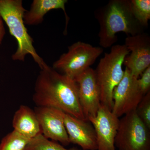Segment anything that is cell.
Segmentation results:
<instances>
[{
  "label": "cell",
  "mask_w": 150,
  "mask_h": 150,
  "mask_svg": "<svg viewBox=\"0 0 150 150\" xmlns=\"http://www.w3.org/2000/svg\"><path fill=\"white\" fill-rule=\"evenodd\" d=\"M12 125L14 130L29 139L42 134L35 111L27 105H20L16 111Z\"/></svg>",
  "instance_id": "obj_13"
},
{
  "label": "cell",
  "mask_w": 150,
  "mask_h": 150,
  "mask_svg": "<svg viewBox=\"0 0 150 150\" xmlns=\"http://www.w3.org/2000/svg\"><path fill=\"white\" fill-rule=\"evenodd\" d=\"M25 150H82L77 147L67 149L58 142L46 139L42 134L31 139Z\"/></svg>",
  "instance_id": "obj_16"
},
{
  "label": "cell",
  "mask_w": 150,
  "mask_h": 150,
  "mask_svg": "<svg viewBox=\"0 0 150 150\" xmlns=\"http://www.w3.org/2000/svg\"><path fill=\"white\" fill-rule=\"evenodd\" d=\"M67 0H33L29 10L25 12L23 16L24 23L28 25H35L42 23L44 17L50 11L62 9L66 16L67 26L69 17L66 11Z\"/></svg>",
  "instance_id": "obj_14"
},
{
  "label": "cell",
  "mask_w": 150,
  "mask_h": 150,
  "mask_svg": "<svg viewBox=\"0 0 150 150\" xmlns=\"http://www.w3.org/2000/svg\"><path fill=\"white\" fill-rule=\"evenodd\" d=\"M131 11L137 21L142 27L148 25L150 19V0H131Z\"/></svg>",
  "instance_id": "obj_17"
},
{
  "label": "cell",
  "mask_w": 150,
  "mask_h": 150,
  "mask_svg": "<svg viewBox=\"0 0 150 150\" xmlns=\"http://www.w3.org/2000/svg\"><path fill=\"white\" fill-rule=\"evenodd\" d=\"M129 54L124 44L114 45L109 53L105 54L95 70L100 103L110 110L113 105V90L123 79V63Z\"/></svg>",
  "instance_id": "obj_4"
},
{
  "label": "cell",
  "mask_w": 150,
  "mask_h": 150,
  "mask_svg": "<svg viewBox=\"0 0 150 150\" xmlns=\"http://www.w3.org/2000/svg\"><path fill=\"white\" fill-rule=\"evenodd\" d=\"M115 146L118 150H150V129L136 110L125 114L119 120Z\"/></svg>",
  "instance_id": "obj_6"
},
{
  "label": "cell",
  "mask_w": 150,
  "mask_h": 150,
  "mask_svg": "<svg viewBox=\"0 0 150 150\" xmlns=\"http://www.w3.org/2000/svg\"><path fill=\"white\" fill-rule=\"evenodd\" d=\"M74 80L77 85L78 95L86 120L94 116L101 105L100 94L95 70L89 68Z\"/></svg>",
  "instance_id": "obj_10"
},
{
  "label": "cell",
  "mask_w": 150,
  "mask_h": 150,
  "mask_svg": "<svg viewBox=\"0 0 150 150\" xmlns=\"http://www.w3.org/2000/svg\"><path fill=\"white\" fill-rule=\"evenodd\" d=\"M33 100L36 106L55 108L86 120L80 103L76 82L48 65L41 69L38 76Z\"/></svg>",
  "instance_id": "obj_1"
},
{
  "label": "cell",
  "mask_w": 150,
  "mask_h": 150,
  "mask_svg": "<svg viewBox=\"0 0 150 150\" xmlns=\"http://www.w3.org/2000/svg\"><path fill=\"white\" fill-rule=\"evenodd\" d=\"M26 11L22 0H0V16L17 42L12 59L23 62L27 55H30L41 69L47 64L35 51L33 40L25 27L23 16Z\"/></svg>",
  "instance_id": "obj_3"
},
{
  "label": "cell",
  "mask_w": 150,
  "mask_h": 150,
  "mask_svg": "<svg viewBox=\"0 0 150 150\" xmlns=\"http://www.w3.org/2000/svg\"><path fill=\"white\" fill-rule=\"evenodd\" d=\"M136 111L140 119L150 130V91L143 97Z\"/></svg>",
  "instance_id": "obj_18"
},
{
  "label": "cell",
  "mask_w": 150,
  "mask_h": 150,
  "mask_svg": "<svg viewBox=\"0 0 150 150\" xmlns=\"http://www.w3.org/2000/svg\"><path fill=\"white\" fill-rule=\"evenodd\" d=\"M96 19L100 25L99 44L102 48L113 46L118 40V33L131 36L142 33L144 28L133 15L130 0H111L99 10Z\"/></svg>",
  "instance_id": "obj_2"
},
{
  "label": "cell",
  "mask_w": 150,
  "mask_h": 150,
  "mask_svg": "<svg viewBox=\"0 0 150 150\" xmlns=\"http://www.w3.org/2000/svg\"><path fill=\"white\" fill-rule=\"evenodd\" d=\"M103 52L101 47L78 41L69 46L67 53L54 62L52 68L73 79L90 68Z\"/></svg>",
  "instance_id": "obj_5"
},
{
  "label": "cell",
  "mask_w": 150,
  "mask_h": 150,
  "mask_svg": "<svg viewBox=\"0 0 150 150\" xmlns=\"http://www.w3.org/2000/svg\"><path fill=\"white\" fill-rule=\"evenodd\" d=\"M138 79L139 87L144 95L150 91V66L148 67Z\"/></svg>",
  "instance_id": "obj_19"
},
{
  "label": "cell",
  "mask_w": 150,
  "mask_h": 150,
  "mask_svg": "<svg viewBox=\"0 0 150 150\" xmlns=\"http://www.w3.org/2000/svg\"><path fill=\"white\" fill-rule=\"evenodd\" d=\"M125 46L129 51L123 65L135 77H139L150 66V38L146 33L128 35Z\"/></svg>",
  "instance_id": "obj_8"
},
{
  "label": "cell",
  "mask_w": 150,
  "mask_h": 150,
  "mask_svg": "<svg viewBox=\"0 0 150 150\" xmlns=\"http://www.w3.org/2000/svg\"><path fill=\"white\" fill-rule=\"evenodd\" d=\"M34 110L45 138L59 142L63 146L70 144L64 123V112L55 108L40 106H36Z\"/></svg>",
  "instance_id": "obj_11"
},
{
  "label": "cell",
  "mask_w": 150,
  "mask_h": 150,
  "mask_svg": "<svg viewBox=\"0 0 150 150\" xmlns=\"http://www.w3.org/2000/svg\"><path fill=\"white\" fill-rule=\"evenodd\" d=\"M5 34L6 30L4 25V22L0 16V46L2 43Z\"/></svg>",
  "instance_id": "obj_20"
},
{
  "label": "cell",
  "mask_w": 150,
  "mask_h": 150,
  "mask_svg": "<svg viewBox=\"0 0 150 150\" xmlns=\"http://www.w3.org/2000/svg\"><path fill=\"white\" fill-rule=\"evenodd\" d=\"M64 123L70 143L83 150H97L96 134L89 121L64 113Z\"/></svg>",
  "instance_id": "obj_12"
},
{
  "label": "cell",
  "mask_w": 150,
  "mask_h": 150,
  "mask_svg": "<svg viewBox=\"0 0 150 150\" xmlns=\"http://www.w3.org/2000/svg\"><path fill=\"white\" fill-rule=\"evenodd\" d=\"M138 79L126 68L123 79L114 88L111 111L118 118L136 110L143 98Z\"/></svg>",
  "instance_id": "obj_7"
},
{
  "label": "cell",
  "mask_w": 150,
  "mask_h": 150,
  "mask_svg": "<svg viewBox=\"0 0 150 150\" xmlns=\"http://www.w3.org/2000/svg\"><path fill=\"white\" fill-rule=\"evenodd\" d=\"M88 120L92 124L96 134L97 150H116L115 139L119 126V118L101 104L96 115Z\"/></svg>",
  "instance_id": "obj_9"
},
{
  "label": "cell",
  "mask_w": 150,
  "mask_h": 150,
  "mask_svg": "<svg viewBox=\"0 0 150 150\" xmlns=\"http://www.w3.org/2000/svg\"><path fill=\"white\" fill-rule=\"evenodd\" d=\"M30 139L13 130L3 138L0 150H25Z\"/></svg>",
  "instance_id": "obj_15"
}]
</instances>
